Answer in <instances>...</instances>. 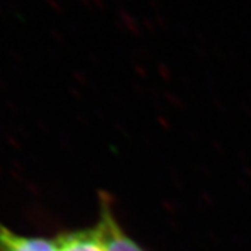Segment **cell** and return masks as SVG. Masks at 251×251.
I'll use <instances>...</instances> for the list:
<instances>
[{
    "label": "cell",
    "instance_id": "obj_1",
    "mask_svg": "<svg viewBox=\"0 0 251 251\" xmlns=\"http://www.w3.org/2000/svg\"><path fill=\"white\" fill-rule=\"evenodd\" d=\"M54 242L59 251H106L99 225L59 234Z\"/></svg>",
    "mask_w": 251,
    "mask_h": 251
},
{
    "label": "cell",
    "instance_id": "obj_2",
    "mask_svg": "<svg viewBox=\"0 0 251 251\" xmlns=\"http://www.w3.org/2000/svg\"><path fill=\"white\" fill-rule=\"evenodd\" d=\"M98 225L100 227V232H102L106 251H144L140 247V244L134 242L119 226L117 221L108 206L102 208Z\"/></svg>",
    "mask_w": 251,
    "mask_h": 251
},
{
    "label": "cell",
    "instance_id": "obj_3",
    "mask_svg": "<svg viewBox=\"0 0 251 251\" xmlns=\"http://www.w3.org/2000/svg\"><path fill=\"white\" fill-rule=\"evenodd\" d=\"M0 251H59L54 239L27 236L0 222Z\"/></svg>",
    "mask_w": 251,
    "mask_h": 251
}]
</instances>
